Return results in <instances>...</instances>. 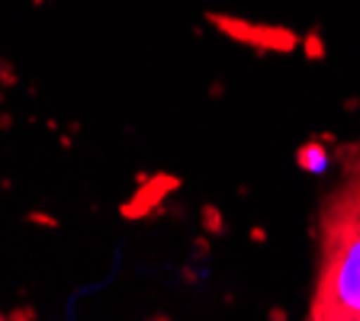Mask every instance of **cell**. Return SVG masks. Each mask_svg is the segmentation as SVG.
I'll return each mask as SVG.
<instances>
[{"instance_id":"cell-3","label":"cell","mask_w":360,"mask_h":321,"mask_svg":"<svg viewBox=\"0 0 360 321\" xmlns=\"http://www.w3.org/2000/svg\"><path fill=\"white\" fill-rule=\"evenodd\" d=\"M296 161H300L302 171L322 173L325 167H328V148H322L319 142H309V145H302V148L296 151Z\"/></svg>"},{"instance_id":"cell-7","label":"cell","mask_w":360,"mask_h":321,"mask_svg":"<svg viewBox=\"0 0 360 321\" xmlns=\"http://www.w3.org/2000/svg\"><path fill=\"white\" fill-rule=\"evenodd\" d=\"M26 222L39 225V228H58V218L49 216V212H30V216H26Z\"/></svg>"},{"instance_id":"cell-14","label":"cell","mask_w":360,"mask_h":321,"mask_svg":"<svg viewBox=\"0 0 360 321\" xmlns=\"http://www.w3.org/2000/svg\"><path fill=\"white\" fill-rule=\"evenodd\" d=\"M0 321H10V318H7V315H4V312H0Z\"/></svg>"},{"instance_id":"cell-12","label":"cell","mask_w":360,"mask_h":321,"mask_svg":"<svg viewBox=\"0 0 360 321\" xmlns=\"http://www.w3.org/2000/svg\"><path fill=\"white\" fill-rule=\"evenodd\" d=\"M148 321H167V318H165V315H158V318H148Z\"/></svg>"},{"instance_id":"cell-9","label":"cell","mask_w":360,"mask_h":321,"mask_svg":"<svg viewBox=\"0 0 360 321\" xmlns=\"http://www.w3.org/2000/svg\"><path fill=\"white\" fill-rule=\"evenodd\" d=\"M10 126H13V116H10V112H0V132H7Z\"/></svg>"},{"instance_id":"cell-6","label":"cell","mask_w":360,"mask_h":321,"mask_svg":"<svg viewBox=\"0 0 360 321\" xmlns=\"http://www.w3.org/2000/svg\"><path fill=\"white\" fill-rule=\"evenodd\" d=\"M10 321H36L39 315H36V306H30V302H20V306L13 308V312L7 315Z\"/></svg>"},{"instance_id":"cell-5","label":"cell","mask_w":360,"mask_h":321,"mask_svg":"<svg viewBox=\"0 0 360 321\" xmlns=\"http://www.w3.org/2000/svg\"><path fill=\"white\" fill-rule=\"evenodd\" d=\"M16 84H20V74H16L13 61L0 58V90H10V87H16Z\"/></svg>"},{"instance_id":"cell-8","label":"cell","mask_w":360,"mask_h":321,"mask_svg":"<svg viewBox=\"0 0 360 321\" xmlns=\"http://www.w3.org/2000/svg\"><path fill=\"white\" fill-rule=\"evenodd\" d=\"M306 55H309V58H322V55H325L322 39H319V36H309L306 39Z\"/></svg>"},{"instance_id":"cell-10","label":"cell","mask_w":360,"mask_h":321,"mask_svg":"<svg viewBox=\"0 0 360 321\" xmlns=\"http://www.w3.org/2000/svg\"><path fill=\"white\" fill-rule=\"evenodd\" d=\"M270 321H286V315H283V312H277V308H274V312H270Z\"/></svg>"},{"instance_id":"cell-11","label":"cell","mask_w":360,"mask_h":321,"mask_svg":"<svg viewBox=\"0 0 360 321\" xmlns=\"http://www.w3.org/2000/svg\"><path fill=\"white\" fill-rule=\"evenodd\" d=\"M42 4H45V0H32V7H42Z\"/></svg>"},{"instance_id":"cell-13","label":"cell","mask_w":360,"mask_h":321,"mask_svg":"<svg viewBox=\"0 0 360 321\" xmlns=\"http://www.w3.org/2000/svg\"><path fill=\"white\" fill-rule=\"evenodd\" d=\"M338 321H360V318H338Z\"/></svg>"},{"instance_id":"cell-1","label":"cell","mask_w":360,"mask_h":321,"mask_svg":"<svg viewBox=\"0 0 360 321\" xmlns=\"http://www.w3.org/2000/svg\"><path fill=\"white\" fill-rule=\"evenodd\" d=\"M322 241L312 321L360 318V173L328 202Z\"/></svg>"},{"instance_id":"cell-2","label":"cell","mask_w":360,"mask_h":321,"mask_svg":"<svg viewBox=\"0 0 360 321\" xmlns=\"http://www.w3.org/2000/svg\"><path fill=\"white\" fill-rule=\"evenodd\" d=\"M174 190H180V180L171 177V173H155V177H148L145 183H139V190H135L132 199H126L120 206L122 218H145V216H151V209H158V206H161V199H165L167 193H174Z\"/></svg>"},{"instance_id":"cell-4","label":"cell","mask_w":360,"mask_h":321,"mask_svg":"<svg viewBox=\"0 0 360 321\" xmlns=\"http://www.w3.org/2000/svg\"><path fill=\"white\" fill-rule=\"evenodd\" d=\"M202 228L210 235H225V218L219 216L216 206H202Z\"/></svg>"}]
</instances>
